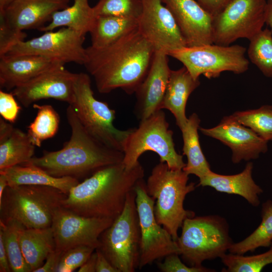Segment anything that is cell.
<instances>
[{
  "label": "cell",
  "mask_w": 272,
  "mask_h": 272,
  "mask_svg": "<svg viewBox=\"0 0 272 272\" xmlns=\"http://www.w3.org/2000/svg\"><path fill=\"white\" fill-rule=\"evenodd\" d=\"M84 65L101 93L120 88L135 93L146 78L155 53L138 29L104 47L86 48Z\"/></svg>",
  "instance_id": "1"
},
{
  "label": "cell",
  "mask_w": 272,
  "mask_h": 272,
  "mask_svg": "<svg viewBox=\"0 0 272 272\" xmlns=\"http://www.w3.org/2000/svg\"><path fill=\"white\" fill-rule=\"evenodd\" d=\"M144 176L140 162L130 169L123 162L106 166L74 186L61 207L87 217L114 220L122 212L128 193Z\"/></svg>",
  "instance_id": "2"
},
{
  "label": "cell",
  "mask_w": 272,
  "mask_h": 272,
  "mask_svg": "<svg viewBox=\"0 0 272 272\" xmlns=\"http://www.w3.org/2000/svg\"><path fill=\"white\" fill-rule=\"evenodd\" d=\"M66 115L71 128L69 140L61 149L44 151L41 156L33 157L25 163L37 166L55 177L78 179L123 162V153L106 146L89 133L71 105L66 109Z\"/></svg>",
  "instance_id": "3"
},
{
  "label": "cell",
  "mask_w": 272,
  "mask_h": 272,
  "mask_svg": "<svg viewBox=\"0 0 272 272\" xmlns=\"http://www.w3.org/2000/svg\"><path fill=\"white\" fill-rule=\"evenodd\" d=\"M188 174L182 169L173 170L160 162L152 170L146 182L147 193L155 199L157 222L177 241L178 230L184 220L194 213L184 208L187 194L195 189L194 182L188 183Z\"/></svg>",
  "instance_id": "4"
},
{
  "label": "cell",
  "mask_w": 272,
  "mask_h": 272,
  "mask_svg": "<svg viewBox=\"0 0 272 272\" xmlns=\"http://www.w3.org/2000/svg\"><path fill=\"white\" fill-rule=\"evenodd\" d=\"M66 196L49 186H8L0 200V220L14 219L26 228L51 227L56 211Z\"/></svg>",
  "instance_id": "5"
},
{
  "label": "cell",
  "mask_w": 272,
  "mask_h": 272,
  "mask_svg": "<svg viewBox=\"0 0 272 272\" xmlns=\"http://www.w3.org/2000/svg\"><path fill=\"white\" fill-rule=\"evenodd\" d=\"M176 242L189 266L201 267L205 260L221 258L233 244L226 220L217 215L186 218Z\"/></svg>",
  "instance_id": "6"
},
{
  "label": "cell",
  "mask_w": 272,
  "mask_h": 272,
  "mask_svg": "<svg viewBox=\"0 0 272 272\" xmlns=\"http://www.w3.org/2000/svg\"><path fill=\"white\" fill-rule=\"evenodd\" d=\"M99 242L97 248L119 272L139 268L141 230L134 189L128 193L122 212L101 234Z\"/></svg>",
  "instance_id": "7"
},
{
  "label": "cell",
  "mask_w": 272,
  "mask_h": 272,
  "mask_svg": "<svg viewBox=\"0 0 272 272\" xmlns=\"http://www.w3.org/2000/svg\"><path fill=\"white\" fill-rule=\"evenodd\" d=\"M173 135L162 110L140 120L139 126L131 129L125 141L123 163L130 169L139 162L143 153L152 151L157 154L160 162L166 163L170 169H183L186 163L182 155L175 150Z\"/></svg>",
  "instance_id": "8"
},
{
  "label": "cell",
  "mask_w": 272,
  "mask_h": 272,
  "mask_svg": "<svg viewBox=\"0 0 272 272\" xmlns=\"http://www.w3.org/2000/svg\"><path fill=\"white\" fill-rule=\"evenodd\" d=\"M71 105L82 124L94 138L106 146L123 152L125 141L131 128L121 130L114 126L115 111L107 103L95 98L88 75L77 74Z\"/></svg>",
  "instance_id": "9"
},
{
  "label": "cell",
  "mask_w": 272,
  "mask_h": 272,
  "mask_svg": "<svg viewBox=\"0 0 272 272\" xmlns=\"http://www.w3.org/2000/svg\"><path fill=\"white\" fill-rule=\"evenodd\" d=\"M243 46L221 45L214 43L197 46H186L173 51L169 56L180 61L194 79L200 75L208 79L218 77L229 71L236 74L246 72L249 61L245 56Z\"/></svg>",
  "instance_id": "10"
},
{
  "label": "cell",
  "mask_w": 272,
  "mask_h": 272,
  "mask_svg": "<svg viewBox=\"0 0 272 272\" xmlns=\"http://www.w3.org/2000/svg\"><path fill=\"white\" fill-rule=\"evenodd\" d=\"M267 0H232L213 17V43L230 45L239 38L249 40L265 24Z\"/></svg>",
  "instance_id": "11"
},
{
  "label": "cell",
  "mask_w": 272,
  "mask_h": 272,
  "mask_svg": "<svg viewBox=\"0 0 272 272\" xmlns=\"http://www.w3.org/2000/svg\"><path fill=\"white\" fill-rule=\"evenodd\" d=\"M134 190L141 230L139 268L171 254L180 255L177 242L156 220L155 201L147 193L144 178L137 182Z\"/></svg>",
  "instance_id": "12"
},
{
  "label": "cell",
  "mask_w": 272,
  "mask_h": 272,
  "mask_svg": "<svg viewBox=\"0 0 272 272\" xmlns=\"http://www.w3.org/2000/svg\"><path fill=\"white\" fill-rule=\"evenodd\" d=\"M85 35L67 27L56 31H47L37 37L19 42L6 55H36L64 64H84L86 50L83 46Z\"/></svg>",
  "instance_id": "13"
},
{
  "label": "cell",
  "mask_w": 272,
  "mask_h": 272,
  "mask_svg": "<svg viewBox=\"0 0 272 272\" xmlns=\"http://www.w3.org/2000/svg\"><path fill=\"white\" fill-rule=\"evenodd\" d=\"M114 220L79 215L60 207L53 216L51 227L55 244L60 253L75 246L86 245L97 248L101 234Z\"/></svg>",
  "instance_id": "14"
},
{
  "label": "cell",
  "mask_w": 272,
  "mask_h": 272,
  "mask_svg": "<svg viewBox=\"0 0 272 272\" xmlns=\"http://www.w3.org/2000/svg\"><path fill=\"white\" fill-rule=\"evenodd\" d=\"M142 1L143 10L138 19V29L155 51L169 55L187 46L173 15L162 1Z\"/></svg>",
  "instance_id": "15"
},
{
  "label": "cell",
  "mask_w": 272,
  "mask_h": 272,
  "mask_svg": "<svg viewBox=\"0 0 272 272\" xmlns=\"http://www.w3.org/2000/svg\"><path fill=\"white\" fill-rule=\"evenodd\" d=\"M64 65L46 71L20 85L12 93L25 107L45 99H54L71 105L74 99V83L77 74Z\"/></svg>",
  "instance_id": "16"
},
{
  "label": "cell",
  "mask_w": 272,
  "mask_h": 272,
  "mask_svg": "<svg viewBox=\"0 0 272 272\" xmlns=\"http://www.w3.org/2000/svg\"><path fill=\"white\" fill-rule=\"evenodd\" d=\"M205 135L216 139L232 150V161L238 163L258 158L267 151V142L250 128L242 124L231 115L225 116L216 126L199 127Z\"/></svg>",
  "instance_id": "17"
},
{
  "label": "cell",
  "mask_w": 272,
  "mask_h": 272,
  "mask_svg": "<svg viewBox=\"0 0 272 272\" xmlns=\"http://www.w3.org/2000/svg\"><path fill=\"white\" fill-rule=\"evenodd\" d=\"M173 15L187 44H212L213 17L196 0H161Z\"/></svg>",
  "instance_id": "18"
},
{
  "label": "cell",
  "mask_w": 272,
  "mask_h": 272,
  "mask_svg": "<svg viewBox=\"0 0 272 272\" xmlns=\"http://www.w3.org/2000/svg\"><path fill=\"white\" fill-rule=\"evenodd\" d=\"M168 56L162 51L155 52L148 74L135 93L137 101L134 112L140 120L162 110L171 70Z\"/></svg>",
  "instance_id": "19"
},
{
  "label": "cell",
  "mask_w": 272,
  "mask_h": 272,
  "mask_svg": "<svg viewBox=\"0 0 272 272\" xmlns=\"http://www.w3.org/2000/svg\"><path fill=\"white\" fill-rule=\"evenodd\" d=\"M69 0H16L0 12L6 21L20 30L37 29L51 20L55 12L67 7Z\"/></svg>",
  "instance_id": "20"
},
{
  "label": "cell",
  "mask_w": 272,
  "mask_h": 272,
  "mask_svg": "<svg viewBox=\"0 0 272 272\" xmlns=\"http://www.w3.org/2000/svg\"><path fill=\"white\" fill-rule=\"evenodd\" d=\"M64 63L36 55H5L0 57V85L14 89L38 75Z\"/></svg>",
  "instance_id": "21"
},
{
  "label": "cell",
  "mask_w": 272,
  "mask_h": 272,
  "mask_svg": "<svg viewBox=\"0 0 272 272\" xmlns=\"http://www.w3.org/2000/svg\"><path fill=\"white\" fill-rule=\"evenodd\" d=\"M252 169L253 164L250 162L241 172L234 175H220L211 171L199 179L198 185L210 186L221 192L239 195L252 206L257 207L260 204L259 195L263 190L253 180Z\"/></svg>",
  "instance_id": "22"
},
{
  "label": "cell",
  "mask_w": 272,
  "mask_h": 272,
  "mask_svg": "<svg viewBox=\"0 0 272 272\" xmlns=\"http://www.w3.org/2000/svg\"><path fill=\"white\" fill-rule=\"evenodd\" d=\"M199 85V79H194L184 66L177 70H171L161 109L172 113L180 129L188 120L185 113L188 99Z\"/></svg>",
  "instance_id": "23"
},
{
  "label": "cell",
  "mask_w": 272,
  "mask_h": 272,
  "mask_svg": "<svg viewBox=\"0 0 272 272\" xmlns=\"http://www.w3.org/2000/svg\"><path fill=\"white\" fill-rule=\"evenodd\" d=\"M8 181L9 186L21 185H45L57 188L67 194L79 181L70 177H55L35 165L24 163L0 170Z\"/></svg>",
  "instance_id": "24"
},
{
  "label": "cell",
  "mask_w": 272,
  "mask_h": 272,
  "mask_svg": "<svg viewBox=\"0 0 272 272\" xmlns=\"http://www.w3.org/2000/svg\"><path fill=\"white\" fill-rule=\"evenodd\" d=\"M19 242L24 259L31 271L40 267L48 255L55 248L51 227L45 228H23Z\"/></svg>",
  "instance_id": "25"
},
{
  "label": "cell",
  "mask_w": 272,
  "mask_h": 272,
  "mask_svg": "<svg viewBox=\"0 0 272 272\" xmlns=\"http://www.w3.org/2000/svg\"><path fill=\"white\" fill-rule=\"evenodd\" d=\"M200 122L198 115L192 113L188 118L185 126L180 129L183 142V155H185L187 159L182 170L188 175H195L199 179L211 171L199 143L198 130Z\"/></svg>",
  "instance_id": "26"
},
{
  "label": "cell",
  "mask_w": 272,
  "mask_h": 272,
  "mask_svg": "<svg viewBox=\"0 0 272 272\" xmlns=\"http://www.w3.org/2000/svg\"><path fill=\"white\" fill-rule=\"evenodd\" d=\"M138 27V19L114 16H96L90 34L91 45L107 46L127 35Z\"/></svg>",
  "instance_id": "27"
},
{
  "label": "cell",
  "mask_w": 272,
  "mask_h": 272,
  "mask_svg": "<svg viewBox=\"0 0 272 272\" xmlns=\"http://www.w3.org/2000/svg\"><path fill=\"white\" fill-rule=\"evenodd\" d=\"M95 18L93 7L88 0H74L71 7L53 13L49 24L38 30L51 31L59 27H66L83 35L89 32Z\"/></svg>",
  "instance_id": "28"
},
{
  "label": "cell",
  "mask_w": 272,
  "mask_h": 272,
  "mask_svg": "<svg viewBox=\"0 0 272 272\" xmlns=\"http://www.w3.org/2000/svg\"><path fill=\"white\" fill-rule=\"evenodd\" d=\"M35 147L27 133L14 128L10 136L0 142V170L29 161Z\"/></svg>",
  "instance_id": "29"
},
{
  "label": "cell",
  "mask_w": 272,
  "mask_h": 272,
  "mask_svg": "<svg viewBox=\"0 0 272 272\" xmlns=\"http://www.w3.org/2000/svg\"><path fill=\"white\" fill-rule=\"evenodd\" d=\"M261 222L258 227L248 237L238 243H233L228 251L230 253L244 255L253 252L259 247H269L272 243V201L267 200L262 203Z\"/></svg>",
  "instance_id": "30"
},
{
  "label": "cell",
  "mask_w": 272,
  "mask_h": 272,
  "mask_svg": "<svg viewBox=\"0 0 272 272\" xmlns=\"http://www.w3.org/2000/svg\"><path fill=\"white\" fill-rule=\"evenodd\" d=\"M24 228L25 227L15 220H0V234L13 272H31L24 259L19 242V234Z\"/></svg>",
  "instance_id": "31"
},
{
  "label": "cell",
  "mask_w": 272,
  "mask_h": 272,
  "mask_svg": "<svg viewBox=\"0 0 272 272\" xmlns=\"http://www.w3.org/2000/svg\"><path fill=\"white\" fill-rule=\"evenodd\" d=\"M37 114L28 127L27 133L33 145L40 147L43 141L51 138L57 133L60 118L53 107L50 105L33 104Z\"/></svg>",
  "instance_id": "32"
},
{
  "label": "cell",
  "mask_w": 272,
  "mask_h": 272,
  "mask_svg": "<svg viewBox=\"0 0 272 272\" xmlns=\"http://www.w3.org/2000/svg\"><path fill=\"white\" fill-rule=\"evenodd\" d=\"M249 41L247 54L250 61L265 77L272 78V31L262 29Z\"/></svg>",
  "instance_id": "33"
},
{
  "label": "cell",
  "mask_w": 272,
  "mask_h": 272,
  "mask_svg": "<svg viewBox=\"0 0 272 272\" xmlns=\"http://www.w3.org/2000/svg\"><path fill=\"white\" fill-rule=\"evenodd\" d=\"M232 115L264 140L272 141L271 105H264L255 109L235 112Z\"/></svg>",
  "instance_id": "34"
},
{
  "label": "cell",
  "mask_w": 272,
  "mask_h": 272,
  "mask_svg": "<svg viewBox=\"0 0 272 272\" xmlns=\"http://www.w3.org/2000/svg\"><path fill=\"white\" fill-rule=\"evenodd\" d=\"M267 251L257 255L244 256L230 253L221 258L226 266L224 272H259L267 265L272 263V243Z\"/></svg>",
  "instance_id": "35"
},
{
  "label": "cell",
  "mask_w": 272,
  "mask_h": 272,
  "mask_svg": "<svg viewBox=\"0 0 272 272\" xmlns=\"http://www.w3.org/2000/svg\"><path fill=\"white\" fill-rule=\"evenodd\" d=\"M94 15L114 16L139 19L143 10L142 0H99L93 7Z\"/></svg>",
  "instance_id": "36"
},
{
  "label": "cell",
  "mask_w": 272,
  "mask_h": 272,
  "mask_svg": "<svg viewBox=\"0 0 272 272\" xmlns=\"http://www.w3.org/2000/svg\"><path fill=\"white\" fill-rule=\"evenodd\" d=\"M94 247L79 245L62 253L57 272H72L79 268L95 251Z\"/></svg>",
  "instance_id": "37"
},
{
  "label": "cell",
  "mask_w": 272,
  "mask_h": 272,
  "mask_svg": "<svg viewBox=\"0 0 272 272\" xmlns=\"http://www.w3.org/2000/svg\"><path fill=\"white\" fill-rule=\"evenodd\" d=\"M26 37V33L10 26L0 15V57L6 55L19 42L24 41Z\"/></svg>",
  "instance_id": "38"
},
{
  "label": "cell",
  "mask_w": 272,
  "mask_h": 272,
  "mask_svg": "<svg viewBox=\"0 0 272 272\" xmlns=\"http://www.w3.org/2000/svg\"><path fill=\"white\" fill-rule=\"evenodd\" d=\"M179 254H171L165 257L164 261L159 262L158 267L163 272H210L214 269L203 267L187 266L181 261Z\"/></svg>",
  "instance_id": "39"
},
{
  "label": "cell",
  "mask_w": 272,
  "mask_h": 272,
  "mask_svg": "<svg viewBox=\"0 0 272 272\" xmlns=\"http://www.w3.org/2000/svg\"><path fill=\"white\" fill-rule=\"evenodd\" d=\"M21 107L11 93L0 91V114L6 120L12 123L17 120Z\"/></svg>",
  "instance_id": "40"
},
{
  "label": "cell",
  "mask_w": 272,
  "mask_h": 272,
  "mask_svg": "<svg viewBox=\"0 0 272 272\" xmlns=\"http://www.w3.org/2000/svg\"><path fill=\"white\" fill-rule=\"evenodd\" d=\"M213 17L220 13L232 0H196Z\"/></svg>",
  "instance_id": "41"
},
{
  "label": "cell",
  "mask_w": 272,
  "mask_h": 272,
  "mask_svg": "<svg viewBox=\"0 0 272 272\" xmlns=\"http://www.w3.org/2000/svg\"><path fill=\"white\" fill-rule=\"evenodd\" d=\"M61 254L54 249L48 255L42 265L33 272H57Z\"/></svg>",
  "instance_id": "42"
},
{
  "label": "cell",
  "mask_w": 272,
  "mask_h": 272,
  "mask_svg": "<svg viewBox=\"0 0 272 272\" xmlns=\"http://www.w3.org/2000/svg\"><path fill=\"white\" fill-rule=\"evenodd\" d=\"M97 260L96 272H119L98 248L96 249Z\"/></svg>",
  "instance_id": "43"
},
{
  "label": "cell",
  "mask_w": 272,
  "mask_h": 272,
  "mask_svg": "<svg viewBox=\"0 0 272 272\" xmlns=\"http://www.w3.org/2000/svg\"><path fill=\"white\" fill-rule=\"evenodd\" d=\"M0 271H12L2 236L0 234Z\"/></svg>",
  "instance_id": "44"
},
{
  "label": "cell",
  "mask_w": 272,
  "mask_h": 272,
  "mask_svg": "<svg viewBox=\"0 0 272 272\" xmlns=\"http://www.w3.org/2000/svg\"><path fill=\"white\" fill-rule=\"evenodd\" d=\"M12 123L6 120L1 116L0 118V142L8 138L13 132L14 127Z\"/></svg>",
  "instance_id": "45"
},
{
  "label": "cell",
  "mask_w": 272,
  "mask_h": 272,
  "mask_svg": "<svg viewBox=\"0 0 272 272\" xmlns=\"http://www.w3.org/2000/svg\"><path fill=\"white\" fill-rule=\"evenodd\" d=\"M97 253L93 252L87 260L79 268V272H96Z\"/></svg>",
  "instance_id": "46"
},
{
  "label": "cell",
  "mask_w": 272,
  "mask_h": 272,
  "mask_svg": "<svg viewBox=\"0 0 272 272\" xmlns=\"http://www.w3.org/2000/svg\"><path fill=\"white\" fill-rule=\"evenodd\" d=\"M265 23L270 27L272 31V0H267Z\"/></svg>",
  "instance_id": "47"
},
{
  "label": "cell",
  "mask_w": 272,
  "mask_h": 272,
  "mask_svg": "<svg viewBox=\"0 0 272 272\" xmlns=\"http://www.w3.org/2000/svg\"><path fill=\"white\" fill-rule=\"evenodd\" d=\"M8 186V183L5 175L0 173V200L2 199L4 192Z\"/></svg>",
  "instance_id": "48"
},
{
  "label": "cell",
  "mask_w": 272,
  "mask_h": 272,
  "mask_svg": "<svg viewBox=\"0 0 272 272\" xmlns=\"http://www.w3.org/2000/svg\"><path fill=\"white\" fill-rule=\"evenodd\" d=\"M16 0H0V12H2L9 5Z\"/></svg>",
  "instance_id": "49"
}]
</instances>
